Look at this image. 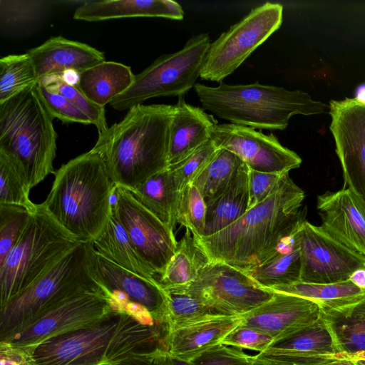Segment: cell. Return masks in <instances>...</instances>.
Here are the masks:
<instances>
[{
    "label": "cell",
    "instance_id": "11",
    "mask_svg": "<svg viewBox=\"0 0 365 365\" xmlns=\"http://www.w3.org/2000/svg\"><path fill=\"white\" fill-rule=\"evenodd\" d=\"M189 292L212 313L243 315L270 300L274 292L247 272L210 261L187 286Z\"/></svg>",
    "mask_w": 365,
    "mask_h": 365
},
{
    "label": "cell",
    "instance_id": "44",
    "mask_svg": "<svg viewBox=\"0 0 365 365\" xmlns=\"http://www.w3.org/2000/svg\"><path fill=\"white\" fill-rule=\"evenodd\" d=\"M284 174L286 173H265L249 169L248 210L269 197L275 190Z\"/></svg>",
    "mask_w": 365,
    "mask_h": 365
},
{
    "label": "cell",
    "instance_id": "34",
    "mask_svg": "<svg viewBox=\"0 0 365 365\" xmlns=\"http://www.w3.org/2000/svg\"><path fill=\"white\" fill-rule=\"evenodd\" d=\"M242 162L226 149L217 150L192 183L200 191L207 206L225 192Z\"/></svg>",
    "mask_w": 365,
    "mask_h": 365
},
{
    "label": "cell",
    "instance_id": "1",
    "mask_svg": "<svg viewBox=\"0 0 365 365\" xmlns=\"http://www.w3.org/2000/svg\"><path fill=\"white\" fill-rule=\"evenodd\" d=\"M304 192L284 174L264 201L220 232L194 237L210 261L247 272L264 262L305 220Z\"/></svg>",
    "mask_w": 365,
    "mask_h": 365
},
{
    "label": "cell",
    "instance_id": "8",
    "mask_svg": "<svg viewBox=\"0 0 365 365\" xmlns=\"http://www.w3.org/2000/svg\"><path fill=\"white\" fill-rule=\"evenodd\" d=\"M80 243L36 204L22 235L0 263V307Z\"/></svg>",
    "mask_w": 365,
    "mask_h": 365
},
{
    "label": "cell",
    "instance_id": "31",
    "mask_svg": "<svg viewBox=\"0 0 365 365\" xmlns=\"http://www.w3.org/2000/svg\"><path fill=\"white\" fill-rule=\"evenodd\" d=\"M309 299L321 310H336L355 304L365 297V290L347 280L333 284H313L302 282L269 289Z\"/></svg>",
    "mask_w": 365,
    "mask_h": 365
},
{
    "label": "cell",
    "instance_id": "41",
    "mask_svg": "<svg viewBox=\"0 0 365 365\" xmlns=\"http://www.w3.org/2000/svg\"><path fill=\"white\" fill-rule=\"evenodd\" d=\"M217 150L213 141L210 139L187 158L168 167L179 192L187 185L192 183Z\"/></svg>",
    "mask_w": 365,
    "mask_h": 365
},
{
    "label": "cell",
    "instance_id": "13",
    "mask_svg": "<svg viewBox=\"0 0 365 365\" xmlns=\"http://www.w3.org/2000/svg\"><path fill=\"white\" fill-rule=\"evenodd\" d=\"M301 259L300 282L333 284L349 279L358 269L365 268V255L343 245L321 226L306 220L298 228Z\"/></svg>",
    "mask_w": 365,
    "mask_h": 365
},
{
    "label": "cell",
    "instance_id": "32",
    "mask_svg": "<svg viewBox=\"0 0 365 365\" xmlns=\"http://www.w3.org/2000/svg\"><path fill=\"white\" fill-rule=\"evenodd\" d=\"M210 262L191 232L187 230L158 282L163 289L187 287Z\"/></svg>",
    "mask_w": 365,
    "mask_h": 365
},
{
    "label": "cell",
    "instance_id": "4",
    "mask_svg": "<svg viewBox=\"0 0 365 365\" xmlns=\"http://www.w3.org/2000/svg\"><path fill=\"white\" fill-rule=\"evenodd\" d=\"M157 337L154 326L143 325L126 312H113L94 325L24 352L31 365H117L152 350L146 345Z\"/></svg>",
    "mask_w": 365,
    "mask_h": 365
},
{
    "label": "cell",
    "instance_id": "42",
    "mask_svg": "<svg viewBox=\"0 0 365 365\" xmlns=\"http://www.w3.org/2000/svg\"><path fill=\"white\" fill-rule=\"evenodd\" d=\"M38 93L53 118L63 123L93 124L91 119L62 95L50 91L41 82L36 83Z\"/></svg>",
    "mask_w": 365,
    "mask_h": 365
},
{
    "label": "cell",
    "instance_id": "5",
    "mask_svg": "<svg viewBox=\"0 0 365 365\" xmlns=\"http://www.w3.org/2000/svg\"><path fill=\"white\" fill-rule=\"evenodd\" d=\"M202 108L230 123L255 129L283 130L295 115L323 113L328 106L302 91L251 84L216 87L197 83L194 86Z\"/></svg>",
    "mask_w": 365,
    "mask_h": 365
},
{
    "label": "cell",
    "instance_id": "14",
    "mask_svg": "<svg viewBox=\"0 0 365 365\" xmlns=\"http://www.w3.org/2000/svg\"><path fill=\"white\" fill-rule=\"evenodd\" d=\"M113 194V207L132 245L159 278L178 247L174 232L144 207L129 190L114 185Z\"/></svg>",
    "mask_w": 365,
    "mask_h": 365
},
{
    "label": "cell",
    "instance_id": "15",
    "mask_svg": "<svg viewBox=\"0 0 365 365\" xmlns=\"http://www.w3.org/2000/svg\"><path fill=\"white\" fill-rule=\"evenodd\" d=\"M330 131L344 180L365 202V101L358 98L329 103Z\"/></svg>",
    "mask_w": 365,
    "mask_h": 365
},
{
    "label": "cell",
    "instance_id": "9",
    "mask_svg": "<svg viewBox=\"0 0 365 365\" xmlns=\"http://www.w3.org/2000/svg\"><path fill=\"white\" fill-rule=\"evenodd\" d=\"M211 42L207 33L192 36L180 51L158 57L110 104L123 111L150 98L180 96L196 84Z\"/></svg>",
    "mask_w": 365,
    "mask_h": 365
},
{
    "label": "cell",
    "instance_id": "6",
    "mask_svg": "<svg viewBox=\"0 0 365 365\" xmlns=\"http://www.w3.org/2000/svg\"><path fill=\"white\" fill-rule=\"evenodd\" d=\"M88 292L110 297L98 277L92 242L80 243L1 307V341L34 323L60 303Z\"/></svg>",
    "mask_w": 365,
    "mask_h": 365
},
{
    "label": "cell",
    "instance_id": "7",
    "mask_svg": "<svg viewBox=\"0 0 365 365\" xmlns=\"http://www.w3.org/2000/svg\"><path fill=\"white\" fill-rule=\"evenodd\" d=\"M36 83L0 103V152L14 163L30 190L56 172L53 163L58 135L54 118Z\"/></svg>",
    "mask_w": 365,
    "mask_h": 365
},
{
    "label": "cell",
    "instance_id": "21",
    "mask_svg": "<svg viewBox=\"0 0 365 365\" xmlns=\"http://www.w3.org/2000/svg\"><path fill=\"white\" fill-rule=\"evenodd\" d=\"M94 262L98 277L110 294L113 291L123 293L130 302L145 307L156 322L166 326L167 295L158 281L148 279L115 264L95 249Z\"/></svg>",
    "mask_w": 365,
    "mask_h": 365
},
{
    "label": "cell",
    "instance_id": "37",
    "mask_svg": "<svg viewBox=\"0 0 365 365\" xmlns=\"http://www.w3.org/2000/svg\"><path fill=\"white\" fill-rule=\"evenodd\" d=\"M30 190L11 161L0 152V204L17 205L33 212L36 204L29 198Z\"/></svg>",
    "mask_w": 365,
    "mask_h": 365
},
{
    "label": "cell",
    "instance_id": "30",
    "mask_svg": "<svg viewBox=\"0 0 365 365\" xmlns=\"http://www.w3.org/2000/svg\"><path fill=\"white\" fill-rule=\"evenodd\" d=\"M338 353L352 354L365 350V297L336 310H321Z\"/></svg>",
    "mask_w": 365,
    "mask_h": 365
},
{
    "label": "cell",
    "instance_id": "26",
    "mask_svg": "<svg viewBox=\"0 0 365 365\" xmlns=\"http://www.w3.org/2000/svg\"><path fill=\"white\" fill-rule=\"evenodd\" d=\"M96 251L115 264L152 281L158 277L135 251L113 207L101 235L92 242Z\"/></svg>",
    "mask_w": 365,
    "mask_h": 365
},
{
    "label": "cell",
    "instance_id": "18",
    "mask_svg": "<svg viewBox=\"0 0 365 365\" xmlns=\"http://www.w3.org/2000/svg\"><path fill=\"white\" fill-rule=\"evenodd\" d=\"M322 228L336 241L365 255V202L348 187L317 197Z\"/></svg>",
    "mask_w": 365,
    "mask_h": 365
},
{
    "label": "cell",
    "instance_id": "52",
    "mask_svg": "<svg viewBox=\"0 0 365 365\" xmlns=\"http://www.w3.org/2000/svg\"><path fill=\"white\" fill-rule=\"evenodd\" d=\"M321 365H357L356 361L346 359L331 360Z\"/></svg>",
    "mask_w": 365,
    "mask_h": 365
},
{
    "label": "cell",
    "instance_id": "35",
    "mask_svg": "<svg viewBox=\"0 0 365 365\" xmlns=\"http://www.w3.org/2000/svg\"><path fill=\"white\" fill-rule=\"evenodd\" d=\"M38 81L29 54H14L0 59V103L20 93Z\"/></svg>",
    "mask_w": 365,
    "mask_h": 365
},
{
    "label": "cell",
    "instance_id": "23",
    "mask_svg": "<svg viewBox=\"0 0 365 365\" xmlns=\"http://www.w3.org/2000/svg\"><path fill=\"white\" fill-rule=\"evenodd\" d=\"M172 120L168 153V167L182 160L210 139L218 124L203 108L178 98Z\"/></svg>",
    "mask_w": 365,
    "mask_h": 365
},
{
    "label": "cell",
    "instance_id": "40",
    "mask_svg": "<svg viewBox=\"0 0 365 365\" xmlns=\"http://www.w3.org/2000/svg\"><path fill=\"white\" fill-rule=\"evenodd\" d=\"M31 214L20 206L0 204V263L22 235Z\"/></svg>",
    "mask_w": 365,
    "mask_h": 365
},
{
    "label": "cell",
    "instance_id": "39",
    "mask_svg": "<svg viewBox=\"0 0 365 365\" xmlns=\"http://www.w3.org/2000/svg\"><path fill=\"white\" fill-rule=\"evenodd\" d=\"M163 289L168 301L167 329L211 312L189 292L187 287H168Z\"/></svg>",
    "mask_w": 365,
    "mask_h": 365
},
{
    "label": "cell",
    "instance_id": "20",
    "mask_svg": "<svg viewBox=\"0 0 365 365\" xmlns=\"http://www.w3.org/2000/svg\"><path fill=\"white\" fill-rule=\"evenodd\" d=\"M335 354L338 351L332 334L321 317L314 324L273 341L257 356L297 365H321L331 361Z\"/></svg>",
    "mask_w": 365,
    "mask_h": 365
},
{
    "label": "cell",
    "instance_id": "46",
    "mask_svg": "<svg viewBox=\"0 0 365 365\" xmlns=\"http://www.w3.org/2000/svg\"><path fill=\"white\" fill-rule=\"evenodd\" d=\"M117 365H192L173 356L165 346L155 347Z\"/></svg>",
    "mask_w": 365,
    "mask_h": 365
},
{
    "label": "cell",
    "instance_id": "28",
    "mask_svg": "<svg viewBox=\"0 0 365 365\" xmlns=\"http://www.w3.org/2000/svg\"><path fill=\"white\" fill-rule=\"evenodd\" d=\"M298 228L282 240L272 255L248 272L262 287L271 289L300 282Z\"/></svg>",
    "mask_w": 365,
    "mask_h": 365
},
{
    "label": "cell",
    "instance_id": "38",
    "mask_svg": "<svg viewBox=\"0 0 365 365\" xmlns=\"http://www.w3.org/2000/svg\"><path fill=\"white\" fill-rule=\"evenodd\" d=\"M207 205L198 189L187 185L179 193L177 206V222L189 230L194 237L203 235Z\"/></svg>",
    "mask_w": 365,
    "mask_h": 365
},
{
    "label": "cell",
    "instance_id": "51",
    "mask_svg": "<svg viewBox=\"0 0 365 365\" xmlns=\"http://www.w3.org/2000/svg\"><path fill=\"white\" fill-rule=\"evenodd\" d=\"M250 365H297L288 362L275 361L262 359L257 355L253 356V359Z\"/></svg>",
    "mask_w": 365,
    "mask_h": 365
},
{
    "label": "cell",
    "instance_id": "50",
    "mask_svg": "<svg viewBox=\"0 0 365 365\" xmlns=\"http://www.w3.org/2000/svg\"><path fill=\"white\" fill-rule=\"evenodd\" d=\"M61 76L65 83L71 86H77L80 78V73L71 69L64 71L61 74Z\"/></svg>",
    "mask_w": 365,
    "mask_h": 365
},
{
    "label": "cell",
    "instance_id": "2",
    "mask_svg": "<svg viewBox=\"0 0 365 365\" xmlns=\"http://www.w3.org/2000/svg\"><path fill=\"white\" fill-rule=\"evenodd\" d=\"M175 105H137L102 134L92 149L115 186L132 191L166 169Z\"/></svg>",
    "mask_w": 365,
    "mask_h": 365
},
{
    "label": "cell",
    "instance_id": "17",
    "mask_svg": "<svg viewBox=\"0 0 365 365\" xmlns=\"http://www.w3.org/2000/svg\"><path fill=\"white\" fill-rule=\"evenodd\" d=\"M320 318L321 309L317 303L274 292L270 300L243 314L242 325L267 334L274 341L314 324Z\"/></svg>",
    "mask_w": 365,
    "mask_h": 365
},
{
    "label": "cell",
    "instance_id": "3",
    "mask_svg": "<svg viewBox=\"0 0 365 365\" xmlns=\"http://www.w3.org/2000/svg\"><path fill=\"white\" fill-rule=\"evenodd\" d=\"M43 202L51 216L81 243L93 242L112 212L114 185L93 149L63 165Z\"/></svg>",
    "mask_w": 365,
    "mask_h": 365
},
{
    "label": "cell",
    "instance_id": "22",
    "mask_svg": "<svg viewBox=\"0 0 365 365\" xmlns=\"http://www.w3.org/2000/svg\"><path fill=\"white\" fill-rule=\"evenodd\" d=\"M27 53L34 64L38 80L61 75L71 69L81 73L106 61L103 52L62 36L51 37L41 45L29 49Z\"/></svg>",
    "mask_w": 365,
    "mask_h": 365
},
{
    "label": "cell",
    "instance_id": "53",
    "mask_svg": "<svg viewBox=\"0 0 365 365\" xmlns=\"http://www.w3.org/2000/svg\"><path fill=\"white\" fill-rule=\"evenodd\" d=\"M357 365H365V361H356Z\"/></svg>",
    "mask_w": 365,
    "mask_h": 365
},
{
    "label": "cell",
    "instance_id": "12",
    "mask_svg": "<svg viewBox=\"0 0 365 365\" xmlns=\"http://www.w3.org/2000/svg\"><path fill=\"white\" fill-rule=\"evenodd\" d=\"M110 297L107 294L98 292L74 296L1 341L26 351L51 338L94 325L114 312L110 304Z\"/></svg>",
    "mask_w": 365,
    "mask_h": 365
},
{
    "label": "cell",
    "instance_id": "45",
    "mask_svg": "<svg viewBox=\"0 0 365 365\" xmlns=\"http://www.w3.org/2000/svg\"><path fill=\"white\" fill-rule=\"evenodd\" d=\"M273 341V338L267 334L242 324L227 334L221 344L260 353Z\"/></svg>",
    "mask_w": 365,
    "mask_h": 365
},
{
    "label": "cell",
    "instance_id": "29",
    "mask_svg": "<svg viewBox=\"0 0 365 365\" xmlns=\"http://www.w3.org/2000/svg\"><path fill=\"white\" fill-rule=\"evenodd\" d=\"M130 192L144 207L170 230H174L180 192L168 167Z\"/></svg>",
    "mask_w": 365,
    "mask_h": 365
},
{
    "label": "cell",
    "instance_id": "36",
    "mask_svg": "<svg viewBox=\"0 0 365 365\" xmlns=\"http://www.w3.org/2000/svg\"><path fill=\"white\" fill-rule=\"evenodd\" d=\"M48 90L58 93L76 108L83 112L92 121L98 132L103 133L108 128L104 107L100 106L90 101L83 93L76 86L65 83L61 75H53L43 77L38 80Z\"/></svg>",
    "mask_w": 365,
    "mask_h": 365
},
{
    "label": "cell",
    "instance_id": "48",
    "mask_svg": "<svg viewBox=\"0 0 365 365\" xmlns=\"http://www.w3.org/2000/svg\"><path fill=\"white\" fill-rule=\"evenodd\" d=\"M349 280L359 288L365 290V268H360L354 271Z\"/></svg>",
    "mask_w": 365,
    "mask_h": 365
},
{
    "label": "cell",
    "instance_id": "43",
    "mask_svg": "<svg viewBox=\"0 0 365 365\" xmlns=\"http://www.w3.org/2000/svg\"><path fill=\"white\" fill-rule=\"evenodd\" d=\"M253 356L242 349L220 344L189 361L192 365H250Z\"/></svg>",
    "mask_w": 365,
    "mask_h": 365
},
{
    "label": "cell",
    "instance_id": "27",
    "mask_svg": "<svg viewBox=\"0 0 365 365\" xmlns=\"http://www.w3.org/2000/svg\"><path fill=\"white\" fill-rule=\"evenodd\" d=\"M248 173V167L242 162L225 192L207 206L205 227L201 237L226 228L247 212Z\"/></svg>",
    "mask_w": 365,
    "mask_h": 365
},
{
    "label": "cell",
    "instance_id": "33",
    "mask_svg": "<svg viewBox=\"0 0 365 365\" xmlns=\"http://www.w3.org/2000/svg\"><path fill=\"white\" fill-rule=\"evenodd\" d=\"M54 1L46 0H0V29L5 36L34 32L48 17Z\"/></svg>",
    "mask_w": 365,
    "mask_h": 365
},
{
    "label": "cell",
    "instance_id": "24",
    "mask_svg": "<svg viewBox=\"0 0 365 365\" xmlns=\"http://www.w3.org/2000/svg\"><path fill=\"white\" fill-rule=\"evenodd\" d=\"M182 6L172 0H103L79 6L73 18L86 21H100L134 17H160L182 20Z\"/></svg>",
    "mask_w": 365,
    "mask_h": 365
},
{
    "label": "cell",
    "instance_id": "49",
    "mask_svg": "<svg viewBox=\"0 0 365 365\" xmlns=\"http://www.w3.org/2000/svg\"><path fill=\"white\" fill-rule=\"evenodd\" d=\"M330 359H346L353 361H365V350L352 354L338 353L331 356Z\"/></svg>",
    "mask_w": 365,
    "mask_h": 365
},
{
    "label": "cell",
    "instance_id": "47",
    "mask_svg": "<svg viewBox=\"0 0 365 365\" xmlns=\"http://www.w3.org/2000/svg\"><path fill=\"white\" fill-rule=\"evenodd\" d=\"M0 348V365H31L24 351L2 341Z\"/></svg>",
    "mask_w": 365,
    "mask_h": 365
},
{
    "label": "cell",
    "instance_id": "19",
    "mask_svg": "<svg viewBox=\"0 0 365 365\" xmlns=\"http://www.w3.org/2000/svg\"><path fill=\"white\" fill-rule=\"evenodd\" d=\"M243 323V315L207 313L167 329L164 346L175 357L190 361L201 353L221 344Z\"/></svg>",
    "mask_w": 365,
    "mask_h": 365
},
{
    "label": "cell",
    "instance_id": "16",
    "mask_svg": "<svg viewBox=\"0 0 365 365\" xmlns=\"http://www.w3.org/2000/svg\"><path fill=\"white\" fill-rule=\"evenodd\" d=\"M210 139L218 149L235 153L251 170L284 174L302 163L301 158L283 146L273 133L265 135L250 127L217 124Z\"/></svg>",
    "mask_w": 365,
    "mask_h": 365
},
{
    "label": "cell",
    "instance_id": "10",
    "mask_svg": "<svg viewBox=\"0 0 365 365\" xmlns=\"http://www.w3.org/2000/svg\"><path fill=\"white\" fill-rule=\"evenodd\" d=\"M282 21L280 4L266 2L251 9L210 43L200 78L221 83L279 29Z\"/></svg>",
    "mask_w": 365,
    "mask_h": 365
},
{
    "label": "cell",
    "instance_id": "25",
    "mask_svg": "<svg viewBox=\"0 0 365 365\" xmlns=\"http://www.w3.org/2000/svg\"><path fill=\"white\" fill-rule=\"evenodd\" d=\"M135 77L130 67L105 61L81 72L76 86L90 101L105 107L127 91Z\"/></svg>",
    "mask_w": 365,
    "mask_h": 365
}]
</instances>
